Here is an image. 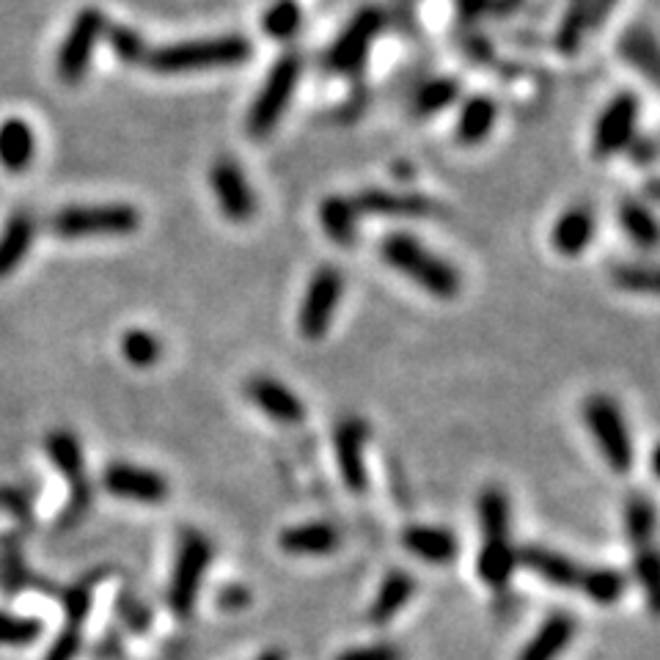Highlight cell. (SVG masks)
I'll use <instances>...</instances> for the list:
<instances>
[{
    "label": "cell",
    "mask_w": 660,
    "mask_h": 660,
    "mask_svg": "<svg viewBox=\"0 0 660 660\" xmlns=\"http://www.w3.org/2000/svg\"><path fill=\"white\" fill-rule=\"evenodd\" d=\"M251 39L240 37V33H226V37L190 39V42H173L147 50L143 67L158 74H196L240 67V63L251 61Z\"/></svg>",
    "instance_id": "6da1fadb"
},
{
    "label": "cell",
    "mask_w": 660,
    "mask_h": 660,
    "mask_svg": "<svg viewBox=\"0 0 660 660\" xmlns=\"http://www.w3.org/2000/svg\"><path fill=\"white\" fill-rule=\"evenodd\" d=\"M482 548L477 556L479 581L490 589H503L518 570V550L512 546V509L501 488H488L479 496Z\"/></svg>",
    "instance_id": "7a4b0ae2"
},
{
    "label": "cell",
    "mask_w": 660,
    "mask_h": 660,
    "mask_svg": "<svg viewBox=\"0 0 660 660\" xmlns=\"http://www.w3.org/2000/svg\"><path fill=\"white\" fill-rule=\"evenodd\" d=\"M380 257L386 259L388 268L419 283L432 298L449 300L460 294V273L446 259H440L436 251H430L419 237L408 234V231L386 234L383 242H380Z\"/></svg>",
    "instance_id": "3957f363"
},
{
    "label": "cell",
    "mask_w": 660,
    "mask_h": 660,
    "mask_svg": "<svg viewBox=\"0 0 660 660\" xmlns=\"http://www.w3.org/2000/svg\"><path fill=\"white\" fill-rule=\"evenodd\" d=\"M300 74H303V61H300L298 53L278 58L276 67L264 78L259 94L253 97L251 110H248V132H251V138L262 141V138H268L276 130L278 121L287 113V108L292 106Z\"/></svg>",
    "instance_id": "277c9868"
},
{
    "label": "cell",
    "mask_w": 660,
    "mask_h": 660,
    "mask_svg": "<svg viewBox=\"0 0 660 660\" xmlns=\"http://www.w3.org/2000/svg\"><path fill=\"white\" fill-rule=\"evenodd\" d=\"M212 561V546L199 531H184L179 537L177 559H173L171 581H168V608L173 617L188 619L193 613L196 600H199L201 583H204L207 570Z\"/></svg>",
    "instance_id": "5b68a950"
},
{
    "label": "cell",
    "mask_w": 660,
    "mask_h": 660,
    "mask_svg": "<svg viewBox=\"0 0 660 660\" xmlns=\"http://www.w3.org/2000/svg\"><path fill=\"white\" fill-rule=\"evenodd\" d=\"M583 421L592 432L600 454L606 457L613 473H628L633 468V438H630L628 421L622 408L606 393H592L583 404Z\"/></svg>",
    "instance_id": "8992f818"
},
{
    "label": "cell",
    "mask_w": 660,
    "mask_h": 660,
    "mask_svg": "<svg viewBox=\"0 0 660 660\" xmlns=\"http://www.w3.org/2000/svg\"><path fill=\"white\" fill-rule=\"evenodd\" d=\"M58 237H121L141 226V212L132 204H74L58 210L50 220Z\"/></svg>",
    "instance_id": "52a82bcc"
},
{
    "label": "cell",
    "mask_w": 660,
    "mask_h": 660,
    "mask_svg": "<svg viewBox=\"0 0 660 660\" xmlns=\"http://www.w3.org/2000/svg\"><path fill=\"white\" fill-rule=\"evenodd\" d=\"M341 294H344V276L333 264H322L306 283L303 300L298 309V330L303 339L320 341L326 339L330 326L339 311Z\"/></svg>",
    "instance_id": "ba28073f"
},
{
    "label": "cell",
    "mask_w": 660,
    "mask_h": 660,
    "mask_svg": "<svg viewBox=\"0 0 660 660\" xmlns=\"http://www.w3.org/2000/svg\"><path fill=\"white\" fill-rule=\"evenodd\" d=\"M106 28L108 20L100 9L78 11V17L72 20V28H69L61 48H58L56 72L61 83L78 86L89 74L91 58L97 53V44H100Z\"/></svg>",
    "instance_id": "9c48e42d"
},
{
    "label": "cell",
    "mask_w": 660,
    "mask_h": 660,
    "mask_svg": "<svg viewBox=\"0 0 660 660\" xmlns=\"http://www.w3.org/2000/svg\"><path fill=\"white\" fill-rule=\"evenodd\" d=\"M44 446H48V454L50 460H53V466L63 473V479H67L69 488H72L67 509H63V514L58 518V526H61V529H69V526L78 523L91 507V482L89 477H86L83 449H80L78 438H74L69 430L50 432L48 440H44Z\"/></svg>",
    "instance_id": "30bf717a"
},
{
    "label": "cell",
    "mask_w": 660,
    "mask_h": 660,
    "mask_svg": "<svg viewBox=\"0 0 660 660\" xmlns=\"http://www.w3.org/2000/svg\"><path fill=\"white\" fill-rule=\"evenodd\" d=\"M641 119V100L633 91H619L611 102L600 113L598 124H594L592 149L598 158H611V154L622 152L630 147L636 138V127Z\"/></svg>",
    "instance_id": "8fae6325"
},
{
    "label": "cell",
    "mask_w": 660,
    "mask_h": 660,
    "mask_svg": "<svg viewBox=\"0 0 660 660\" xmlns=\"http://www.w3.org/2000/svg\"><path fill=\"white\" fill-rule=\"evenodd\" d=\"M383 31V11L380 9H361L350 22H347L344 31L336 37V42L330 44L328 50V69L341 74L356 72L363 63V58L372 50L374 39Z\"/></svg>",
    "instance_id": "7c38bea8"
},
{
    "label": "cell",
    "mask_w": 660,
    "mask_h": 660,
    "mask_svg": "<svg viewBox=\"0 0 660 660\" xmlns=\"http://www.w3.org/2000/svg\"><path fill=\"white\" fill-rule=\"evenodd\" d=\"M210 188L216 193L218 210L231 223H248L257 216V193L248 182L246 171L231 158H218L210 168Z\"/></svg>",
    "instance_id": "4fadbf2b"
},
{
    "label": "cell",
    "mask_w": 660,
    "mask_h": 660,
    "mask_svg": "<svg viewBox=\"0 0 660 660\" xmlns=\"http://www.w3.org/2000/svg\"><path fill=\"white\" fill-rule=\"evenodd\" d=\"M369 427L363 424V419L350 416L341 421L333 432V449L336 462H339V473L344 488L352 496H363L369 488V473L367 462H363V449H367Z\"/></svg>",
    "instance_id": "5bb4252c"
},
{
    "label": "cell",
    "mask_w": 660,
    "mask_h": 660,
    "mask_svg": "<svg viewBox=\"0 0 660 660\" xmlns=\"http://www.w3.org/2000/svg\"><path fill=\"white\" fill-rule=\"evenodd\" d=\"M102 488L110 496L124 498V501L160 503L168 498V479L163 473L149 471V468L130 466V462H110L102 473Z\"/></svg>",
    "instance_id": "9a60e30c"
},
{
    "label": "cell",
    "mask_w": 660,
    "mask_h": 660,
    "mask_svg": "<svg viewBox=\"0 0 660 660\" xmlns=\"http://www.w3.org/2000/svg\"><path fill=\"white\" fill-rule=\"evenodd\" d=\"M246 393L264 416H270V419L276 421V424H283V427L303 424L306 404L300 402L298 393H294L289 386H283L281 380L268 378V374H257V378L248 380Z\"/></svg>",
    "instance_id": "2e32d148"
},
{
    "label": "cell",
    "mask_w": 660,
    "mask_h": 660,
    "mask_svg": "<svg viewBox=\"0 0 660 660\" xmlns=\"http://www.w3.org/2000/svg\"><path fill=\"white\" fill-rule=\"evenodd\" d=\"M518 564H523L537 578L559 589H581L583 572H587V567L578 564L576 559L542 546H526L523 550H518Z\"/></svg>",
    "instance_id": "e0dca14e"
},
{
    "label": "cell",
    "mask_w": 660,
    "mask_h": 660,
    "mask_svg": "<svg viewBox=\"0 0 660 660\" xmlns=\"http://www.w3.org/2000/svg\"><path fill=\"white\" fill-rule=\"evenodd\" d=\"M594 231H598V218H594L592 207L576 204L556 220L553 231H550V246L561 257H581L592 246Z\"/></svg>",
    "instance_id": "ac0fdd59"
},
{
    "label": "cell",
    "mask_w": 660,
    "mask_h": 660,
    "mask_svg": "<svg viewBox=\"0 0 660 660\" xmlns=\"http://www.w3.org/2000/svg\"><path fill=\"white\" fill-rule=\"evenodd\" d=\"M572 639H576V619L567 611H550L529 644L520 650L518 660H559Z\"/></svg>",
    "instance_id": "d6986e66"
},
{
    "label": "cell",
    "mask_w": 660,
    "mask_h": 660,
    "mask_svg": "<svg viewBox=\"0 0 660 660\" xmlns=\"http://www.w3.org/2000/svg\"><path fill=\"white\" fill-rule=\"evenodd\" d=\"M278 546L289 556H330L341 546V534L326 520L289 526L278 534Z\"/></svg>",
    "instance_id": "ffe728a7"
},
{
    "label": "cell",
    "mask_w": 660,
    "mask_h": 660,
    "mask_svg": "<svg viewBox=\"0 0 660 660\" xmlns=\"http://www.w3.org/2000/svg\"><path fill=\"white\" fill-rule=\"evenodd\" d=\"M402 546L404 550H410L416 559L430 561V564H449V561H454L457 553H460L457 537L451 534L449 529L424 523L408 526V529L402 531Z\"/></svg>",
    "instance_id": "44dd1931"
},
{
    "label": "cell",
    "mask_w": 660,
    "mask_h": 660,
    "mask_svg": "<svg viewBox=\"0 0 660 660\" xmlns=\"http://www.w3.org/2000/svg\"><path fill=\"white\" fill-rule=\"evenodd\" d=\"M416 592V581L410 572L404 570H391L380 583L378 594H374L372 606H369V622L374 628H386L388 622H393L399 611L410 603Z\"/></svg>",
    "instance_id": "7402d4cb"
},
{
    "label": "cell",
    "mask_w": 660,
    "mask_h": 660,
    "mask_svg": "<svg viewBox=\"0 0 660 660\" xmlns=\"http://www.w3.org/2000/svg\"><path fill=\"white\" fill-rule=\"evenodd\" d=\"M37 154V138L28 121L6 119L0 124V166L11 173H20L31 166Z\"/></svg>",
    "instance_id": "603a6c76"
},
{
    "label": "cell",
    "mask_w": 660,
    "mask_h": 660,
    "mask_svg": "<svg viewBox=\"0 0 660 660\" xmlns=\"http://www.w3.org/2000/svg\"><path fill=\"white\" fill-rule=\"evenodd\" d=\"M37 237V223L28 212H17L9 218L6 229L0 231V278L11 276L28 257Z\"/></svg>",
    "instance_id": "cb8c5ba5"
},
{
    "label": "cell",
    "mask_w": 660,
    "mask_h": 660,
    "mask_svg": "<svg viewBox=\"0 0 660 660\" xmlns=\"http://www.w3.org/2000/svg\"><path fill=\"white\" fill-rule=\"evenodd\" d=\"M358 218H361V212H358L356 201L344 199V196H328L320 204L322 231L341 248L356 246Z\"/></svg>",
    "instance_id": "d4e9b609"
},
{
    "label": "cell",
    "mask_w": 660,
    "mask_h": 660,
    "mask_svg": "<svg viewBox=\"0 0 660 660\" xmlns=\"http://www.w3.org/2000/svg\"><path fill=\"white\" fill-rule=\"evenodd\" d=\"M498 119V108L490 97H471L457 116V141L466 147L488 141Z\"/></svg>",
    "instance_id": "484cf974"
},
{
    "label": "cell",
    "mask_w": 660,
    "mask_h": 660,
    "mask_svg": "<svg viewBox=\"0 0 660 660\" xmlns=\"http://www.w3.org/2000/svg\"><path fill=\"white\" fill-rule=\"evenodd\" d=\"M352 201L358 212H374V216H424L432 210L427 196L388 193V190H367Z\"/></svg>",
    "instance_id": "4316f807"
},
{
    "label": "cell",
    "mask_w": 660,
    "mask_h": 660,
    "mask_svg": "<svg viewBox=\"0 0 660 660\" xmlns=\"http://www.w3.org/2000/svg\"><path fill=\"white\" fill-rule=\"evenodd\" d=\"M656 501L644 493L630 496L628 503H624V529H628V540L633 542L636 550L652 548V542H656Z\"/></svg>",
    "instance_id": "83f0119b"
},
{
    "label": "cell",
    "mask_w": 660,
    "mask_h": 660,
    "mask_svg": "<svg viewBox=\"0 0 660 660\" xmlns=\"http://www.w3.org/2000/svg\"><path fill=\"white\" fill-rule=\"evenodd\" d=\"M619 223H622L624 234L630 237V242L644 251H652L658 246V223L652 216L650 207H644L641 201H624L619 207Z\"/></svg>",
    "instance_id": "f1b7e54d"
},
{
    "label": "cell",
    "mask_w": 660,
    "mask_h": 660,
    "mask_svg": "<svg viewBox=\"0 0 660 660\" xmlns=\"http://www.w3.org/2000/svg\"><path fill=\"white\" fill-rule=\"evenodd\" d=\"M624 589H628V578H624V572L611 570V567H594V570L587 567V572H583L581 592L592 603L613 606L617 600H622Z\"/></svg>",
    "instance_id": "f546056e"
},
{
    "label": "cell",
    "mask_w": 660,
    "mask_h": 660,
    "mask_svg": "<svg viewBox=\"0 0 660 660\" xmlns=\"http://www.w3.org/2000/svg\"><path fill=\"white\" fill-rule=\"evenodd\" d=\"M121 356L130 367L136 369H149L160 361L163 356V341L154 333L141 328H132L121 336Z\"/></svg>",
    "instance_id": "4dcf8cb0"
},
{
    "label": "cell",
    "mask_w": 660,
    "mask_h": 660,
    "mask_svg": "<svg viewBox=\"0 0 660 660\" xmlns=\"http://www.w3.org/2000/svg\"><path fill=\"white\" fill-rule=\"evenodd\" d=\"M303 22V9L294 0H276L262 14V31L273 39H292Z\"/></svg>",
    "instance_id": "1f68e13d"
},
{
    "label": "cell",
    "mask_w": 660,
    "mask_h": 660,
    "mask_svg": "<svg viewBox=\"0 0 660 660\" xmlns=\"http://www.w3.org/2000/svg\"><path fill=\"white\" fill-rule=\"evenodd\" d=\"M622 50L624 56L630 58V63H636V69L647 72V78H658V44L652 31H647V28H633V31L624 37Z\"/></svg>",
    "instance_id": "d6a6232c"
},
{
    "label": "cell",
    "mask_w": 660,
    "mask_h": 660,
    "mask_svg": "<svg viewBox=\"0 0 660 660\" xmlns=\"http://www.w3.org/2000/svg\"><path fill=\"white\" fill-rule=\"evenodd\" d=\"M457 94H460V86H457V80L436 78V80H430V83H424L419 91H416L413 110H416V113H421V116L440 113V110H446L451 106V102L457 100Z\"/></svg>",
    "instance_id": "836d02e7"
},
{
    "label": "cell",
    "mask_w": 660,
    "mask_h": 660,
    "mask_svg": "<svg viewBox=\"0 0 660 660\" xmlns=\"http://www.w3.org/2000/svg\"><path fill=\"white\" fill-rule=\"evenodd\" d=\"M28 583H31V572H28L20 546L14 540H3L0 542V587L14 594Z\"/></svg>",
    "instance_id": "e575fe53"
},
{
    "label": "cell",
    "mask_w": 660,
    "mask_h": 660,
    "mask_svg": "<svg viewBox=\"0 0 660 660\" xmlns=\"http://www.w3.org/2000/svg\"><path fill=\"white\" fill-rule=\"evenodd\" d=\"M587 28H589V0H570V6H567L564 11V20H561L559 37H556L561 53L567 56L576 53Z\"/></svg>",
    "instance_id": "d590c367"
},
{
    "label": "cell",
    "mask_w": 660,
    "mask_h": 660,
    "mask_svg": "<svg viewBox=\"0 0 660 660\" xmlns=\"http://www.w3.org/2000/svg\"><path fill=\"white\" fill-rule=\"evenodd\" d=\"M613 283L624 292H641L652 294L658 292V273L650 264H636V262H622L611 270Z\"/></svg>",
    "instance_id": "8d00e7d4"
},
{
    "label": "cell",
    "mask_w": 660,
    "mask_h": 660,
    "mask_svg": "<svg viewBox=\"0 0 660 660\" xmlns=\"http://www.w3.org/2000/svg\"><path fill=\"white\" fill-rule=\"evenodd\" d=\"M42 636V622L31 617H14L0 611V644L28 647Z\"/></svg>",
    "instance_id": "74e56055"
},
{
    "label": "cell",
    "mask_w": 660,
    "mask_h": 660,
    "mask_svg": "<svg viewBox=\"0 0 660 660\" xmlns=\"http://www.w3.org/2000/svg\"><path fill=\"white\" fill-rule=\"evenodd\" d=\"M100 578V572H94L91 578H83V581H78L74 587H69L67 592H63V611H67L69 624H78L80 628V622L89 617L91 598H94V587Z\"/></svg>",
    "instance_id": "f35d334b"
},
{
    "label": "cell",
    "mask_w": 660,
    "mask_h": 660,
    "mask_svg": "<svg viewBox=\"0 0 660 660\" xmlns=\"http://www.w3.org/2000/svg\"><path fill=\"white\" fill-rule=\"evenodd\" d=\"M633 572H636V581H639V583H641V589H644L647 600H650L652 613H658V576H660V559H658L656 548L636 550Z\"/></svg>",
    "instance_id": "ab89813d"
},
{
    "label": "cell",
    "mask_w": 660,
    "mask_h": 660,
    "mask_svg": "<svg viewBox=\"0 0 660 660\" xmlns=\"http://www.w3.org/2000/svg\"><path fill=\"white\" fill-rule=\"evenodd\" d=\"M108 42L113 48V53L121 58L124 63H143V56H147V42L141 39V33L132 31L127 26H110L106 28Z\"/></svg>",
    "instance_id": "60d3db41"
},
{
    "label": "cell",
    "mask_w": 660,
    "mask_h": 660,
    "mask_svg": "<svg viewBox=\"0 0 660 660\" xmlns=\"http://www.w3.org/2000/svg\"><path fill=\"white\" fill-rule=\"evenodd\" d=\"M336 660H404V652L399 650L397 644H388V641H380V644H367V647H352V650L341 652Z\"/></svg>",
    "instance_id": "b9f144b4"
},
{
    "label": "cell",
    "mask_w": 660,
    "mask_h": 660,
    "mask_svg": "<svg viewBox=\"0 0 660 660\" xmlns=\"http://www.w3.org/2000/svg\"><path fill=\"white\" fill-rule=\"evenodd\" d=\"M78 650H80V628L78 624H67L63 633L56 639V644L50 647L48 658L44 660H74Z\"/></svg>",
    "instance_id": "7bdbcfd3"
},
{
    "label": "cell",
    "mask_w": 660,
    "mask_h": 660,
    "mask_svg": "<svg viewBox=\"0 0 660 660\" xmlns=\"http://www.w3.org/2000/svg\"><path fill=\"white\" fill-rule=\"evenodd\" d=\"M0 509L14 514L17 520H31V503H28V496L22 490L14 488H0Z\"/></svg>",
    "instance_id": "ee69618b"
},
{
    "label": "cell",
    "mask_w": 660,
    "mask_h": 660,
    "mask_svg": "<svg viewBox=\"0 0 660 660\" xmlns=\"http://www.w3.org/2000/svg\"><path fill=\"white\" fill-rule=\"evenodd\" d=\"M251 603V594H248L246 587H226L220 589L218 594V606L226 608V611H240Z\"/></svg>",
    "instance_id": "f6af8a7d"
},
{
    "label": "cell",
    "mask_w": 660,
    "mask_h": 660,
    "mask_svg": "<svg viewBox=\"0 0 660 660\" xmlns=\"http://www.w3.org/2000/svg\"><path fill=\"white\" fill-rule=\"evenodd\" d=\"M630 152H633L636 163H652L656 160V141L652 138H639L630 141Z\"/></svg>",
    "instance_id": "bcb514c9"
},
{
    "label": "cell",
    "mask_w": 660,
    "mask_h": 660,
    "mask_svg": "<svg viewBox=\"0 0 660 660\" xmlns=\"http://www.w3.org/2000/svg\"><path fill=\"white\" fill-rule=\"evenodd\" d=\"M617 0H589V26H603V20L611 14Z\"/></svg>",
    "instance_id": "7dc6e473"
},
{
    "label": "cell",
    "mask_w": 660,
    "mask_h": 660,
    "mask_svg": "<svg viewBox=\"0 0 660 660\" xmlns=\"http://www.w3.org/2000/svg\"><path fill=\"white\" fill-rule=\"evenodd\" d=\"M257 660H287V658H283V652L270 650V652H264V656H259Z\"/></svg>",
    "instance_id": "c3c4849f"
}]
</instances>
